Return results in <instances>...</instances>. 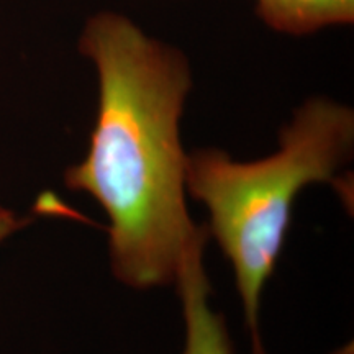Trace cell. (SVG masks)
<instances>
[{
  "mask_svg": "<svg viewBox=\"0 0 354 354\" xmlns=\"http://www.w3.org/2000/svg\"><path fill=\"white\" fill-rule=\"evenodd\" d=\"M254 10L268 28L294 37L354 24V0H254Z\"/></svg>",
  "mask_w": 354,
  "mask_h": 354,
  "instance_id": "cell-4",
  "label": "cell"
},
{
  "mask_svg": "<svg viewBox=\"0 0 354 354\" xmlns=\"http://www.w3.org/2000/svg\"><path fill=\"white\" fill-rule=\"evenodd\" d=\"M353 151L354 110L312 97L294 110L269 156L236 161L220 148L189 153L185 190L209 212L210 238L232 264L253 354H266L261 295L284 250L295 201L310 184L338 183Z\"/></svg>",
  "mask_w": 354,
  "mask_h": 354,
  "instance_id": "cell-2",
  "label": "cell"
},
{
  "mask_svg": "<svg viewBox=\"0 0 354 354\" xmlns=\"http://www.w3.org/2000/svg\"><path fill=\"white\" fill-rule=\"evenodd\" d=\"M209 240V228L203 223L189 243L174 281L185 323L183 354H234L223 313L210 307L212 284L205 268Z\"/></svg>",
  "mask_w": 354,
  "mask_h": 354,
  "instance_id": "cell-3",
  "label": "cell"
},
{
  "mask_svg": "<svg viewBox=\"0 0 354 354\" xmlns=\"http://www.w3.org/2000/svg\"><path fill=\"white\" fill-rule=\"evenodd\" d=\"M30 221L32 220L17 215V212L0 203V243H3L17 232H20L21 228H25Z\"/></svg>",
  "mask_w": 354,
  "mask_h": 354,
  "instance_id": "cell-5",
  "label": "cell"
},
{
  "mask_svg": "<svg viewBox=\"0 0 354 354\" xmlns=\"http://www.w3.org/2000/svg\"><path fill=\"white\" fill-rule=\"evenodd\" d=\"M79 50L95 69L97 115L88 151L66 169L64 184L107 215L118 282L136 290L171 286L201 227L187 210L189 153L180 138L190 63L113 10L88 17Z\"/></svg>",
  "mask_w": 354,
  "mask_h": 354,
  "instance_id": "cell-1",
  "label": "cell"
}]
</instances>
